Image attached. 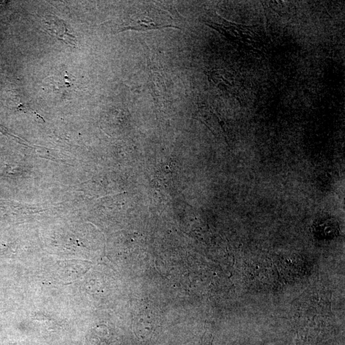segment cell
Masks as SVG:
<instances>
[{
    "label": "cell",
    "instance_id": "1",
    "mask_svg": "<svg viewBox=\"0 0 345 345\" xmlns=\"http://www.w3.org/2000/svg\"><path fill=\"white\" fill-rule=\"evenodd\" d=\"M124 23L117 30V33L129 30L146 32L168 27L180 29L177 21L167 12L148 5L136 8L133 14L125 18Z\"/></svg>",
    "mask_w": 345,
    "mask_h": 345
}]
</instances>
